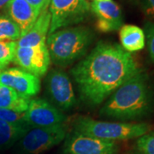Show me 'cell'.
I'll use <instances>...</instances> for the list:
<instances>
[{
    "label": "cell",
    "instance_id": "obj_1",
    "mask_svg": "<svg viewBox=\"0 0 154 154\" xmlns=\"http://www.w3.org/2000/svg\"><path fill=\"white\" fill-rule=\"evenodd\" d=\"M140 71L132 54L120 45L99 41L70 73L82 100L97 106Z\"/></svg>",
    "mask_w": 154,
    "mask_h": 154
},
{
    "label": "cell",
    "instance_id": "obj_2",
    "mask_svg": "<svg viewBox=\"0 0 154 154\" xmlns=\"http://www.w3.org/2000/svg\"><path fill=\"white\" fill-rule=\"evenodd\" d=\"M153 112V88L143 71L117 88L99 110L102 116L122 122L146 118Z\"/></svg>",
    "mask_w": 154,
    "mask_h": 154
},
{
    "label": "cell",
    "instance_id": "obj_3",
    "mask_svg": "<svg viewBox=\"0 0 154 154\" xmlns=\"http://www.w3.org/2000/svg\"><path fill=\"white\" fill-rule=\"evenodd\" d=\"M94 38L93 31L84 26L57 30L46 38L51 60L57 66L70 65L87 54Z\"/></svg>",
    "mask_w": 154,
    "mask_h": 154
},
{
    "label": "cell",
    "instance_id": "obj_4",
    "mask_svg": "<svg viewBox=\"0 0 154 154\" xmlns=\"http://www.w3.org/2000/svg\"><path fill=\"white\" fill-rule=\"evenodd\" d=\"M151 127L147 123L112 122L79 117L75 122V132L106 140H123L140 138L148 134Z\"/></svg>",
    "mask_w": 154,
    "mask_h": 154
},
{
    "label": "cell",
    "instance_id": "obj_5",
    "mask_svg": "<svg viewBox=\"0 0 154 154\" xmlns=\"http://www.w3.org/2000/svg\"><path fill=\"white\" fill-rule=\"evenodd\" d=\"M48 9L51 14L48 35L84 22L92 11L88 0H51Z\"/></svg>",
    "mask_w": 154,
    "mask_h": 154
},
{
    "label": "cell",
    "instance_id": "obj_6",
    "mask_svg": "<svg viewBox=\"0 0 154 154\" xmlns=\"http://www.w3.org/2000/svg\"><path fill=\"white\" fill-rule=\"evenodd\" d=\"M67 135L65 124L31 128L18 141L22 154H40L60 144Z\"/></svg>",
    "mask_w": 154,
    "mask_h": 154
},
{
    "label": "cell",
    "instance_id": "obj_7",
    "mask_svg": "<svg viewBox=\"0 0 154 154\" xmlns=\"http://www.w3.org/2000/svg\"><path fill=\"white\" fill-rule=\"evenodd\" d=\"M24 121L32 128L64 124L66 116L55 105L44 99H31L25 111Z\"/></svg>",
    "mask_w": 154,
    "mask_h": 154
},
{
    "label": "cell",
    "instance_id": "obj_8",
    "mask_svg": "<svg viewBox=\"0 0 154 154\" xmlns=\"http://www.w3.org/2000/svg\"><path fill=\"white\" fill-rule=\"evenodd\" d=\"M14 63L35 76H43L48 70L51 63L46 44L31 47L17 46Z\"/></svg>",
    "mask_w": 154,
    "mask_h": 154
},
{
    "label": "cell",
    "instance_id": "obj_9",
    "mask_svg": "<svg viewBox=\"0 0 154 154\" xmlns=\"http://www.w3.org/2000/svg\"><path fill=\"white\" fill-rule=\"evenodd\" d=\"M46 87L51 99L61 110H70L76 105L71 81L64 71L53 69L50 72L46 79Z\"/></svg>",
    "mask_w": 154,
    "mask_h": 154
},
{
    "label": "cell",
    "instance_id": "obj_10",
    "mask_svg": "<svg viewBox=\"0 0 154 154\" xmlns=\"http://www.w3.org/2000/svg\"><path fill=\"white\" fill-rule=\"evenodd\" d=\"M0 84L29 98L37 95L40 90L39 78L20 68H9L1 70Z\"/></svg>",
    "mask_w": 154,
    "mask_h": 154
},
{
    "label": "cell",
    "instance_id": "obj_11",
    "mask_svg": "<svg viewBox=\"0 0 154 154\" xmlns=\"http://www.w3.org/2000/svg\"><path fill=\"white\" fill-rule=\"evenodd\" d=\"M116 144L74 132L65 144L66 154H115Z\"/></svg>",
    "mask_w": 154,
    "mask_h": 154
},
{
    "label": "cell",
    "instance_id": "obj_12",
    "mask_svg": "<svg viewBox=\"0 0 154 154\" xmlns=\"http://www.w3.org/2000/svg\"><path fill=\"white\" fill-rule=\"evenodd\" d=\"M91 11L97 17L96 27L102 33H109L120 29L123 17L120 6L114 1L93 2Z\"/></svg>",
    "mask_w": 154,
    "mask_h": 154
},
{
    "label": "cell",
    "instance_id": "obj_13",
    "mask_svg": "<svg viewBox=\"0 0 154 154\" xmlns=\"http://www.w3.org/2000/svg\"><path fill=\"white\" fill-rule=\"evenodd\" d=\"M5 11L6 16L18 25L21 30V37L32 28L40 14L26 0H11Z\"/></svg>",
    "mask_w": 154,
    "mask_h": 154
},
{
    "label": "cell",
    "instance_id": "obj_14",
    "mask_svg": "<svg viewBox=\"0 0 154 154\" xmlns=\"http://www.w3.org/2000/svg\"><path fill=\"white\" fill-rule=\"evenodd\" d=\"M51 25V14L49 9L46 8L40 12L37 21L32 28L17 41L19 47H31L39 45L46 44Z\"/></svg>",
    "mask_w": 154,
    "mask_h": 154
},
{
    "label": "cell",
    "instance_id": "obj_15",
    "mask_svg": "<svg viewBox=\"0 0 154 154\" xmlns=\"http://www.w3.org/2000/svg\"><path fill=\"white\" fill-rule=\"evenodd\" d=\"M121 46L128 52H135L145 47L146 38L143 29L135 25H122L119 31Z\"/></svg>",
    "mask_w": 154,
    "mask_h": 154
},
{
    "label": "cell",
    "instance_id": "obj_16",
    "mask_svg": "<svg viewBox=\"0 0 154 154\" xmlns=\"http://www.w3.org/2000/svg\"><path fill=\"white\" fill-rule=\"evenodd\" d=\"M28 123H11L0 120V148L11 147L31 128Z\"/></svg>",
    "mask_w": 154,
    "mask_h": 154
},
{
    "label": "cell",
    "instance_id": "obj_17",
    "mask_svg": "<svg viewBox=\"0 0 154 154\" xmlns=\"http://www.w3.org/2000/svg\"><path fill=\"white\" fill-rule=\"evenodd\" d=\"M31 99L29 97L19 94L12 88L0 84V108L25 112Z\"/></svg>",
    "mask_w": 154,
    "mask_h": 154
},
{
    "label": "cell",
    "instance_id": "obj_18",
    "mask_svg": "<svg viewBox=\"0 0 154 154\" xmlns=\"http://www.w3.org/2000/svg\"><path fill=\"white\" fill-rule=\"evenodd\" d=\"M21 30L17 23L5 14H0V41H17Z\"/></svg>",
    "mask_w": 154,
    "mask_h": 154
},
{
    "label": "cell",
    "instance_id": "obj_19",
    "mask_svg": "<svg viewBox=\"0 0 154 154\" xmlns=\"http://www.w3.org/2000/svg\"><path fill=\"white\" fill-rule=\"evenodd\" d=\"M17 41H0V69H6L10 63L14 62Z\"/></svg>",
    "mask_w": 154,
    "mask_h": 154
},
{
    "label": "cell",
    "instance_id": "obj_20",
    "mask_svg": "<svg viewBox=\"0 0 154 154\" xmlns=\"http://www.w3.org/2000/svg\"><path fill=\"white\" fill-rule=\"evenodd\" d=\"M137 148L143 154H154V133L146 134L137 140Z\"/></svg>",
    "mask_w": 154,
    "mask_h": 154
},
{
    "label": "cell",
    "instance_id": "obj_21",
    "mask_svg": "<svg viewBox=\"0 0 154 154\" xmlns=\"http://www.w3.org/2000/svg\"><path fill=\"white\" fill-rule=\"evenodd\" d=\"M25 112L0 108V120L11 123H24Z\"/></svg>",
    "mask_w": 154,
    "mask_h": 154
},
{
    "label": "cell",
    "instance_id": "obj_22",
    "mask_svg": "<svg viewBox=\"0 0 154 154\" xmlns=\"http://www.w3.org/2000/svg\"><path fill=\"white\" fill-rule=\"evenodd\" d=\"M145 38L147 42V49H148L150 58L154 63V22H146L144 27Z\"/></svg>",
    "mask_w": 154,
    "mask_h": 154
},
{
    "label": "cell",
    "instance_id": "obj_23",
    "mask_svg": "<svg viewBox=\"0 0 154 154\" xmlns=\"http://www.w3.org/2000/svg\"><path fill=\"white\" fill-rule=\"evenodd\" d=\"M141 9L145 16L154 19V0H141Z\"/></svg>",
    "mask_w": 154,
    "mask_h": 154
},
{
    "label": "cell",
    "instance_id": "obj_24",
    "mask_svg": "<svg viewBox=\"0 0 154 154\" xmlns=\"http://www.w3.org/2000/svg\"><path fill=\"white\" fill-rule=\"evenodd\" d=\"M26 1L34 10H36L40 13L43 10L49 7L51 0H26Z\"/></svg>",
    "mask_w": 154,
    "mask_h": 154
},
{
    "label": "cell",
    "instance_id": "obj_25",
    "mask_svg": "<svg viewBox=\"0 0 154 154\" xmlns=\"http://www.w3.org/2000/svg\"><path fill=\"white\" fill-rule=\"evenodd\" d=\"M11 0H0V11L5 9L6 5L10 3Z\"/></svg>",
    "mask_w": 154,
    "mask_h": 154
},
{
    "label": "cell",
    "instance_id": "obj_26",
    "mask_svg": "<svg viewBox=\"0 0 154 154\" xmlns=\"http://www.w3.org/2000/svg\"><path fill=\"white\" fill-rule=\"evenodd\" d=\"M93 2H106V1H111V0H92Z\"/></svg>",
    "mask_w": 154,
    "mask_h": 154
},
{
    "label": "cell",
    "instance_id": "obj_27",
    "mask_svg": "<svg viewBox=\"0 0 154 154\" xmlns=\"http://www.w3.org/2000/svg\"><path fill=\"white\" fill-rule=\"evenodd\" d=\"M133 154H143V153H141L140 152H139V151H138V152H134Z\"/></svg>",
    "mask_w": 154,
    "mask_h": 154
},
{
    "label": "cell",
    "instance_id": "obj_28",
    "mask_svg": "<svg viewBox=\"0 0 154 154\" xmlns=\"http://www.w3.org/2000/svg\"><path fill=\"white\" fill-rule=\"evenodd\" d=\"M0 72H1V69H0Z\"/></svg>",
    "mask_w": 154,
    "mask_h": 154
}]
</instances>
